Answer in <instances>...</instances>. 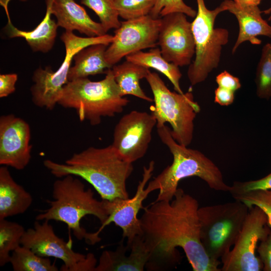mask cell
<instances>
[{"mask_svg":"<svg viewBox=\"0 0 271 271\" xmlns=\"http://www.w3.org/2000/svg\"><path fill=\"white\" fill-rule=\"evenodd\" d=\"M271 190V173L258 180L234 182L229 192L233 195L254 190Z\"/></svg>","mask_w":271,"mask_h":271,"instance_id":"obj_32","label":"cell"},{"mask_svg":"<svg viewBox=\"0 0 271 271\" xmlns=\"http://www.w3.org/2000/svg\"><path fill=\"white\" fill-rule=\"evenodd\" d=\"M107 46L102 43L96 44L78 51L73 56L75 64L69 69L68 81L105 73L106 69L111 68L105 56Z\"/></svg>","mask_w":271,"mask_h":271,"instance_id":"obj_21","label":"cell"},{"mask_svg":"<svg viewBox=\"0 0 271 271\" xmlns=\"http://www.w3.org/2000/svg\"><path fill=\"white\" fill-rule=\"evenodd\" d=\"M18 75L15 73L0 75V97L8 96L15 92Z\"/></svg>","mask_w":271,"mask_h":271,"instance_id":"obj_35","label":"cell"},{"mask_svg":"<svg viewBox=\"0 0 271 271\" xmlns=\"http://www.w3.org/2000/svg\"><path fill=\"white\" fill-rule=\"evenodd\" d=\"M235 200L245 204L249 208L256 206L266 214L271 228V190H254L232 195Z\"/></svg>","mask_w":271,"mask_h":271,"instance_id":"obj_30","label":"cell"},{"mask_svg":"<svg viewBox=\"0 0 271 271\" xmlns=\"http://www.w3.org/2000/svg\"><path fill=\"white\" fill-rule=\"evenodd\" d=\"M214 102L221 106L231 104L234 100V92L218 86L215 90Z\"/></svg>","mask_w":271,"mask_h":271,"instance_id":"obj_36","label":"cell"},{"mask_svg":"<svg viewBox=\"0 0 271 271\" xmlns=\"http://www.w3.org/2000/svg\"><path fill=\"white\" fill-rule=\"evenodd\" d=\"M60 39L65 48V56L60 67L53 71L50 66L41 67L34 72V83L31 88L32 101L35 105L49 110L58 104L64 86L69 82L68 76L74 55L81 49L91 45L104 44L109 45L113 36L105 34L93 37H81L73 32L66 31Z\"/></svg>","mask_w":271,"mask_h":271,"instance_id":"obj_9","label":"cell"},{"mask_svg":"<svg viewBox=\"0 0 271 271\" xmlns=\"http://www.w3.org/2000/svg\"><path fill=\"white\" fill-rule=\"evenodd\" d=\"M50 10L46 8L44 18L32 31H24L16 28L11 19L6 27L7 35L11 38L22 37L34 52L46 53L51 50L55 43L58 27L57 22L51 18Z\"/></svg>","mask_w":271,"mask_h":271,"instance_id":"obj_22","label":"cell"},{"mask_svg":"<svg viewBox=\"0 0 271 271\" xmlns=\"http://www.w3.org/2000/svg\"><path fill=\"white\" fill-rule=\"evenodd\" d=\"M173 13H182L191 18H195L197 11L187 5L183 0H156L149 15L157 19Z\"/></svg>","mask_w":271,"mask_h":271,"instance_id":"obj_31","label":"cell"},{"mask_svg":"<svg viewBox=\"0 0 271 271\" xmlns=\"http://www.w3.org/2000/svg\"><path fill=\"white\" fill-rule=\"evenodd\" d=\"M266 214L253 206L249 211L238 237L221 259V271H260L263 264L257 256L258 243L270 232Z\"/></svg>","mask_w":271,"mask_h":271,"instance_id":"obj_11","label":"cell"},{"mask_svg":"<svg viewBox=\"0 0 271 271\" xmlns=\"http://www.w3.org/2000/svg\"><path fill=\"white\" fill-rule=\"evenodd\" d=\"M10 1L11 0H0V4L4 8L6 12V14L8 17V20L10 19L9 12H8V4ZM20 1L22 2H26L27 0H20Z\"/></svg>","mask_w":271,"mask_h":271,"instance_id":"obj_38","label":"cell"},{"mask_svg":"<svg viewBox=\"0 0 271 271\" xmlns=\"http://www.w3.org/2000/svg\"><path fill=\"white\" fill-rule=\"evenodd\" d=\"M236 3L241 5L258 6L262 0H233Z\"/></svg>","mask_w":271,"mask_h":271,"instance_id":"obj_37","label":"cell"},{"mask_svg":"<svg viewBox=\"0 0 271 271\" xmlns=\"http://www.w3.org/2000/svg\"><path fill=\"white\" fill-rule=\"evenodd\" d=\"M156 0H113L119 17L125 20L149 15Z\"/></svg>","mask_w":271,"mask_h":271,"instance_id":"obj_29","label":"cell"},{"mask_svg":"<svg viewBox=\"0 0 271 271\" xmlns=\"http://www.w3.org/2000/svg\"><path fill=\"white\" fill-rule=\"evenodd\" d=\"M199 203L181 188L170 201H158L145 208L140 218L142 237L149 251L146 268L164 270L179 260L181 247L194 271H221V262L211 259L200 239Z\"/></svg>","mask_w":271,"mask_h":271,"instance_id":"obj_1","label":"cell"},{"mask_svg":"<svg viewBox=\"0 0 271 271\" xmlns=\"http://www.w3.org/2000/svg\"><path fill=\"white\" fill-rule=\"evenodd\" d=\"M196 2L197 14L191 23L195 57L187 70L192 86L204 81L218 67L223 47L228 43L229 36L226 29L214 28L217 16L224 12L221 6L211 10L206 7L204 0H196Z\"/></svg>","mask_w":271,"mask_h":271,"instance_id":"obj_8","label":"cell"},{"mask_svg":"<svg viewBox=\"0 0 271 271\" xmlns=\"http://www.w3.org/2000/svg\"><path fill=\"white\" fill-rule=\"evenodd\" d=\"M25 230L24 227L6 219H0V266L10 262V252L21 244V240Z\"/></svg>","mask_w":271,"mask_h":271,"instance_id":"obj_26","label":"cell"},{"mask_svg":"<svg viewBox=\"0 0 271 271\" xmlns=\"http://www.w3.org/2000/svg\"><path fill=\"white\" fill-rule=\"evenodd\" d=\"M46 8L55 16L58 27L77 31L89 37L101 36L106 32L100 23L93 21L85 10L74 0H45Z\"/></svg>","mask_w":271,"mask_h":271,"instance_id":"obj_19","label":"cell"},{"mask_svg":"<svg viewBox=\"0 0 271 271\" xmlns=\"http://www.w3.org/2000/svg\"><path fill=\"white\" fill-rule=\"evenodd\" d=\"M150 252L142 235L136 236L129 247L121 241L114 251H103L94 271H143Z\"/></svg>","mask_w":271,"mask_h":271,"instance_id":"obj_18","label":"cell"},{"mask_svg":"<svg viewBox=\"0 0 271 271\" xmlns=\"http://www.w3.org/2000/svg\"><path fill=\"white\" fill-rule=\"evenodd\" d=\"M125 59L127 61L160 72L171 81L175 91L181 94L184 93L180 86L182 74L179 67L167 61L163 57L160 49L155 47L148 52L140 51L128 55Z\"/></svg>","mask_w":271,"mask_h":271,"instance_id":"obj_24","label":"cell"},{"mask_svg":"<svg viewBox=\"0 0 271 271\" xmlns=\"http://www.w3.org/2000/svg\"><path fill=\"white\" fill-rule=\"evenodd\" d=\"M21 244L39 256L62 260L64 264L60 270L94 271L97 265V260L93 253L86 255L74 251L71 242H66L56 235L48 220L40 223L36 220L34 228L25 230Z\"/></svg>","mask_w":271,"mask_h":271,"instance_id":"obj_10","label":"cell"},{"mask_svg":"<svg viewBox=\"0 0 271 271\" xmlns=\"http://www.w3.org/2000/svg\"><path fill=\"white\" fill-rule=\"evenodd\" d=\"M220 5L224 11L234 15L238 23L239 32L232 49V54L241 44L247 41L252 45H260L261 41L258 36L271 39V26L262 17V11L258 6L239 5L233 0H224Z\"/></svg>","mask_w":271,"mask_h":271,"instance_id":"obj_17","label":"cell"},{"mask_svg":"<svg viewBox=\"0 0 271 271\" xmlns=\"http://www.w3.org/2000/svg\"><path fill=\"white\" fill-rule=\"evenodd\" d=\"M31 129L23 119L10 114L0 117V164L24 169L31 158Z\"/></svg>","mask_w":271,"mask_h":271,"instance_id":"obj_16","label":"cell"},{"mask_svg":"<svg viewBox=\"0 0 271 271\" xmlns=\"http://www.w3.org/2000/svg\"><path fill=\"white\" fill-rule=\"evenodd\" d=\"M161 18L150 15L121 22L105 51V59L112 67L123 57L158 45Z\"/></svg>","mask_w":271,"mask_h":271,"instance_id":"obj_12","label":"cell"},{"mask_svg":"<svg viewBox=\"0 0 271 271\" xmlns=\"http://www.w3.org/2000/svg\"><path fill=\"white\" fill-rule=\"evenodd\" d=\"M216 82L218 86L235 92L241 87L238 78L233 76L225 70L216 77Z\"/></svg>","mask_w":271,"mask_h":271,"instance_id":"obj_34","label":"cell"},{"mask_svg":"<svg viewBox=\"0 0 271 271\" xmlns=\"http://www.w3.org/2000/svg\"><path fill=\"white\" fill-rule=\"evenodd\" d=\"M146 79L153 94L155 105L151 110L157 120V127L169 123L173 138L178 144L188 146L193 140L194 120L200 111L193 93L171 91L157 73L150 71Z\"/></svg>","mask_w":271,"mask_h":271,"instance_id":"obj_6","label":"cell"},{"mask_svg":"<svg viewBox=\"0 0 271 271\" xmlns=\"http://www.w3.org/2000/svg\"><path fill=\"white\" fill-rule=\"evenodd\" d=\"M111 69L122 96L131 95L147 101H154L145 94L140 85V81L146 78L150 72L149 68L126 60L114 65Z\"/></svg>","mask_w":271,"mask_h":271,"instance_id":"obj_23","label":"cell"},{"mask_svg":"<svg viewBox=\"0 0 271 271\" xmlns=\"http://www.w3.org/2000/svg\"><path fill=\"white\" fill-rule=\"evenodd\" d=\"M10 262L14 271H58L48 257L39 256L30 248L20 245L12 251Z\"/></svg>","mask_w":271,"mask_h":271,"instance_id":"obj_25","label":"cell"},{"mask_svg":"<svg viewBox=\"0 0 271 271\" xmlns=\"http://www.w3.org/2000/svg\"><path fill=\"white\" fill-rule=\"evenodd\" d=\"M270 17H269V20H271V13H270Z\"/></svg>","mask_w":271,"mask_h":271,"instance_id":"obj_40","label":"cell"},{"mask_svg":"<svg viewBox=\"0 0 271 271\" xmlns=\"http://www.w3.org/2000/svg\"><path fill=\"white\" fill-rule=\"evenodd\" d=\"M33 201L31 195L13 179L8 168H0V219L25 212Z\"/></svg>","mask_w":271,"mask_h":271,"instance_id":"obj_20","label":"cell"},{"mask_svg":"<svg viewBox=\"0 0 271 271\" xmlns=\"http://www.w3.org/2000/svg\"><path fill=\"white\" fill-rule=\"evenodd\" d=\"M155 162H150L148 167H144L142 179L139 181L134 195L131 198H116L112 200H103L108 217L106 221L96 231L98 234L104 227L114 223L122 230L123 239H127L126 245L129 247L134 238L142 235V230L138 214L143 206L144 200L152 190L147 186V182L153 175Z\"/></svg>","mask_w":271,"mask_h":271,"instance_id":"obj_14","label":"cell"},{"mask_svg":"<svg viewBox=\"0 0 271 271\" xmlns=\"http://www.w3.org/2000/svg\"><path fill=\"white\" fill-rule=\"evenodd\" d=\"M44 165L56 177L76 176L88 182L103 200L129 198L126 186L132 163L123 160L112 145L90 147L73 154L65 163L45 160Z\"/></svg>","mask_w":271,"mask_h":271,"instance_id":"obj_2","label":"cell"},{"mask_svg":"<svg viewBox=\"0 0 271 271\" xmlns=\"http://www.w3.org/2000/svg\"><path fill=\"white\" fill-rule=\"evenodd\" d=\"M157 127L158 136L169 148L173 161L148 184L152 191L159 190L155 201H171L179 182L190 177H199L216 191H230L231 186L224 182L220 170L210 159L198 150L178 144L173 138L171 129L165 124Z\"/></svg>","mask_w":271,"mask_h":271,"instance_id":"obj_3","label":"cell"},{"mask_svg":"<svg viewBox=\"0 0 271 271\" xmlns=\"http://www.w3.org/2000/svg\"><path fill=\"white\" fill-rule=\"evenodd\" d=\"M161 18L158 45L163 57L178 67L189 65L195 53L192 23L182 13Z\"/></svg>","mask_w":271,"mask_h":271,"instance_id":"obj_15","label":"cell"},{"mask_svg":"<svg viewBox=\"0 0 271 271\" xmlns=\"http://www.w3.org/2000/svg\"><path fill=\"white\" fill-rule=\"evenodd\" d=\"M257 252L263 264V270L271 271V231L260 241Z\"/></svg>","mask_w":271,"mask_h":271,"instance_id":"obj_33","label":"cell"},{"mask_svg":"<svg viewBox=\"0 0 271 271\" xmlns=\"http://www.w3.org/2000/svg\"><path fill=\"white\" fill-rule=\"evenodd\" d=\"M256 95L261 99L271 97V43L262 47L255 77Z\"/></svg>","mask_w":271,"mask_h":271,"instance_id":"obj_27","label":"cell"},{"mask_svg":"<svg viewBox=\"0 0 271 271\" xmlns=\"http://www.w3.org/2000/svg\"><path fill=\"white\" fill-rule=\"evenodd\" d=\"M52 196L53 200L47 201L50 207L38 214L37 220L63 222L77 239H84L92 245L100 241L99 234L87 232L80 224L81 219L87 215L97 217L101 224L108 218L103 200L95 198L92 189L85 190L80 180L69 175L54 183Z\"/></svg>","mask_w":271,"mask_h":271,"instance_id":"obj_4","label":"cell"},{"mask_svg":"<svg viewBox=\"0 0 271 271\" xmlns=\"http://www.w3.org/2000/svg\"><path fill=\"white\" fill-rule=\"evenodd\" d=\"M248 211V206L237 200L199 208L201 242L209 257L219 260L231 250Z\"/></svg>","mask_w":271,"mask_h":271,"instance_id":"obj_7","label":"cell"},{"mask_svg":"<svg viewBox=\"0 0 271 271\" xmlns=\"http://www.w3.org/2000/svg\"><path fill=\"white\" fill-rule=\"evenodd\" d=\"M156 124L152 113L131 111L122 116L115 126L112 145L123 160L132 163L146 154Z\"/></svg>","mask_w":271,"mask_h":271,"instance_id":"obj_13","label":"cell"},{"mask_svg":"<svg viewBox=\"0 0 271 271\" xmlns=\"http://www.w3.org/2000/svg\"><path fill=\"white\" fill-rule=\"evenodd\" d=\"M262 13H264L266 15L270 14L271 13V7L269 8L268 9L262 11Z\"/></svg>","mask_w":271,"mask_h":271,"instance_id":"obj_39","label":"cell"},{"mask_svg":"<svg viewBox=\"0 0 271 271\" xmlns=\"http://www.w3.org/2000/svg\"><path fill=\"white\" fill-rule=\"evenodd\" d=\"M104 78L93 81L87 77L69 81L63 87L58 104L76 110L79 119L96 125L102 117H112L122 112L129 100L121 95L112 69Z\"/></svg>","mask_w":271,"mask_h":271,"instance_id":"obj_5","label":"cell"},{"mask_svg":"<svg viewBox=\"0 0 271 271\" xmlns=\"http://www.w3.org/2000/svg\"><path fill=\"white\" fill-rule=\"evenodd\" d=\"M81 3L95 12L106 32L120 26L121 22L119 21L113 0H81Z\"/></svg>","mask_w":271,"mask_h":271,"instance_id":"obj_28","label":"cell"}]
</instances>
